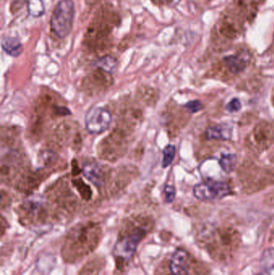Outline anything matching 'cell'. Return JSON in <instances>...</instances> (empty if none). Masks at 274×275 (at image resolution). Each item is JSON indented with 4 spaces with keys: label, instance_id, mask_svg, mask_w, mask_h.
<instances>
[{
    "label": "cell",
    "instance_id": "6da1fadb",
    "mask_svg": "<svg viewBox=\"0 0 274 275\" xmlns=\"http://www.w3.org/2000/svg\"><path fill=\"white\" fill-rule=\"evenodd\" d=\"M100 240V230L95 226H84L68 236L63 247L64 259L75 262L93 252Z\"/></svg>",
    "mask_w": 274,
    "mask_h": 275
},
{
    "label": "cell",
    "instance_id": "7a4b0ae2",
    "mask_svg": "<svg viewBox=\"0 0 274 275\" xmlns=\"http://www.w3.org/2000/svg\"><path fill=\"white\" fill-rule=\"evenodd\" d=\"M75 6L73 0H61L51 17V28L59 38H66L72 29Z\"/></svg>",
    "mask_w": 274,
    "mask_h": 275
},
{
    "label": "cell",
    "instance_id": "3957f363",
    "mask_svg": "<svg viewBox=\"0 0 274 275\" xmlns=\"http://www.w3.org/2000/svg\"><path fill=\"white\" fill-rule=\"evenodd\" d=\"M146 234L143 227H135L119 238L115 247L117 259L125 263L131 260L137 250L138 244Z\"/></svg>",
    "mask_w": 274,
    "mask_h": 275
},
{
    "label": "cell",
    "instance_id": "277c9868",
    "mask_svg": "<svg viewBox=\"0 0 274 275\" xmlns=\"http://www.w3.org/2000/svg\"><path fill=\"white\" fill-rule=\"evenodd\" d=\"M229 185L222 181H209L195 185L193 194L200 200H220L230 193Z\"/></svg>",
    "mask_w": 274,
    "mask_h": 275
},
{
    "label": "cell",
    "instance_id": "5b68a950",
    "mask_svg": "<svg viewBox=\"0 0 274 275\" xmlns=\"http://www.w3.org/2000/svg\"><path fill=\"white\" fill-rule=\"evenodd\" d=\"M112 119V114L106 108H91L85 115V127L90 134L98 135L110 128Z\"/></svg>",
    "mask_w": 274,
    "mask_h": 275
},
{
    "label": "cell",
    "instance_id": "8992f818",
    "mask_svg": "<svg viewBox=\"0 0 274 275\" xmlns=\"http://www.w3.org/2000/svg\"><path fill=\"white\" fill-rule=\"evenodd\" d=\"M170 269L173 275H188L189 274V254L186 250L179 249L171 258Z\"/></svg>",
    "mask_w": 274,
    "mask_h": 275
},
{
    "label": "cell",
    "instance_id": "52a82bcc",
    "mask_svg": "<svg viewBox=\"0 0 274 275\" xmlns=\"http://www.w3.org/2000/svg\"><path fill=\"white\" fill-rule=\"evenodd\" d=\"M83 174L84 177L95 185L96 187H101L105 183L104 173L100 164L95 162H88L83 165Z\"/></svg>",
    "mask_w": 274,
    "mask_h": 275
},
{
    "label": "cell",
    "instance_id": "ba28073f",
    "mask_svg": "<svg viewBox=\"0 0 274 275\" xmlns=\"http://www.w3.org/2000/svg\"><path fill=\"white\" fill-rule=\"evenodd\" d=\"M232 135V128L228 124H219L211 126L206 130L207 139L215 140H228Z\"/></svg>",
    "mask_w": 274,
    "mask_h": 275
},
{
    "label": "cell",
    "instance_id": "9c48e42d",
    "mask_svg": "<svg viewBox=\"0 0 274 275\" xmlns=\"http://www.w3.org/2000/svg\"><path fill=\"white\" fill-rule=\"evenodd\" d=\"M261 267L263 275H274V249H266L261 258Z\"/></svg>",
    "mask_w": 274,
    "mask_h": 275
},
{
    "label": "cell",
    "instance_id": "30bf717a",
    "mask_svg": "<svg viewBox=\"0 0 274 275\" xmlns=\"http://www.w3.org/2000/svg\"><path fill=\"white\" fill-rule=\"evenodd\" d=\"M3 50L11 57H19L23 53V45L17 38L6 37L2 40Z\"/></svg>",
    "mask_w": 274,
    "mask_h": 275
},
{
    "label": "cell",
    "instance_id": "8fae6325",
    "mask_svg": "<svg viewBox=\"0 0 274 275\" xmlns=\"http://www.w3.org/2000/svg\"><path fill=\"white\" fill-rule=\"evenodd\" d=\"M226 65L232 74H240L246 68V61L240 56H228L224 58Z\"/></svg>",
    "mask_w": 274,
    "mask_h": 275
},
{
    "label": "cell",
    "instance_id": "7c38bea8",
    "mask_svg": "<svg viewBox=\"0 0 274 275\" xmlns=\"http://www.w3.org/2000/svg\"><path fill=\"white\" fill-rule=\"evenodd\" d=\"M94 65L108 74H113L116 70L117 60L110 56H106L96 61Z\"/></svg>",
    "mask_w": 274,
    "mask_h": 275
},
{
    "label": "cell",
    "instance_id": "4fadbf2b",
    "mask_svg": "<svg viewBox=\"0 0 274 275\" xmlns=\"http://www.w3.org/2000/svg\"><path fill=\"white\" fill-rule=\"evenodd\" d=\"M219 164L224 173L233 172L236 164V156L234 154H223L219 159Z\"/></svg>",
    "mask_w": 274,
    "mask_h": 275
},
{
    "label": "cell",
    "instance_id": "5bb4252c",
    "mask_svg": "<svg viewBox=\"0 0 274 275\" xmlns=\"http://www.w3.org/2000/svg\"><path fill=\"white\" fill-rule=\"evenodd\" d=\"M28 10L32 16L39 18L45 14V4L42 0H28Z\"/></svg>",
    "mask_w": 274,
    "mask_h": 275
},
{
    "label": "cell",
    "instance_id": "9a60e30c",
    "mask_svg": "<svg viewBox=\"0 0 274 275\" xmlns=\"http://www.w3.org/2000/svg\"><path fill=\"white\" fill-rule=\"evenodd\" d=\"M102 263L100 259H96L89 262L80 271L79 275H97L101 270Z\"/></svg>",
    "mask_w": 274,
    "mask_h": 275
},
{
    "label": "cell",
    "instance_id": "2e32d148",
    "mask_svg": "<svg viewBox=\"0 0 274 275\" xmlns=\"http://www.w3.org/2000/svg\"><path fill=\"white\" fill-rule=\"evenodd\" d=\"M175 156V147L173 145H168L163 150V160H162V168H167L173 162Z\"/></svg>",
    "mask_w": 274,
    "mask_h": 275
},
{
    "label": "cell",
    "instance_id": "e0dca14e",
    "mask_svg": "<svg viewBox=\"0 0 274 275\" xmlns=\"http://www.w3.org/2000/svg\"><path fill=\"white\" fill-rule=\"evenodd\" d=\"M184 107L188 109L190 113H195L201 111V109L204 108V105L201 101L194 100V101H188L187 104H185Z\"/></svg>",
    "mask_w": 274,
    "mask_h": 275
},
{
    "label": "cell",
    "instance_id": "ac0fdd59",
    "mask_svg": "<svg viewBox=\"0 0 274 275\" xmlns=\"http://www.w3.org/2000/svg\"><path fill=\"white\" fill-rule=\"evenodd\" d=\"M165 200L167 203L173 202L175 198V189L173 186L166 185L164 187Z\"/></svg>",
    "mask_w": 274,
    "mask_h": 275
},
{
    "label": "cell",
    "instance_id": "d6986e66",
    "mask_svg": "<svg viewBox=\"0 0 274 275\" xmlns=\"http://www.w3.org/2000/svg\"><path fill=\"white\" fill-rule=\"evenodd\" d=\"M241 109V103L238 98H233L226 105V109L230 113L238 112Z\"/></svg>",
    "mask_w": 274,
    "mask_h": 275
},
{
    "label": "cell",
    "instance_id": "ffe728a7",
    "mask_svg": "<svg viewBox=\"0 0 274 275\" xmlns=\"http://www.w3.org/2000/svg\"><path fill=\"white\" fill-rule=\"evenodd\" d=\"M158 4L167 5V6H175L177 5L180 0H155Z\"/></svg>",
    "mask_w": 274,
    "mask_h": 275
},
{
    "label": "cell",
    "instance_id": "44dd1931",
    "mask_svg": "<svg viewBox=\"0 0 274 275\" xmlns=\"http://www.w3.org/2000/svg\"><path fill=\"white\" fill-rule=\"evenodd\" d=\"M24 2L25 0H13V5L14 6H16L17 9L21 7Z\"/></svg>",
    "mask_w": 274,
    "mask_h": 275
},
{
    "label": "cell",
    "instance_id": "7402d4cb",
    "mask_svg": "<svg viewBox=\"0 0 274 275\" xmlns=\"http://www.w3.org/2000/svg\"><path fill=\"white\" fill-rule=\"evenodd\" d=\"M262 275V274H261V275Z\"/></svg>",
    "mask_w": 274,
    "mask_h": 275
}]
</instances>
